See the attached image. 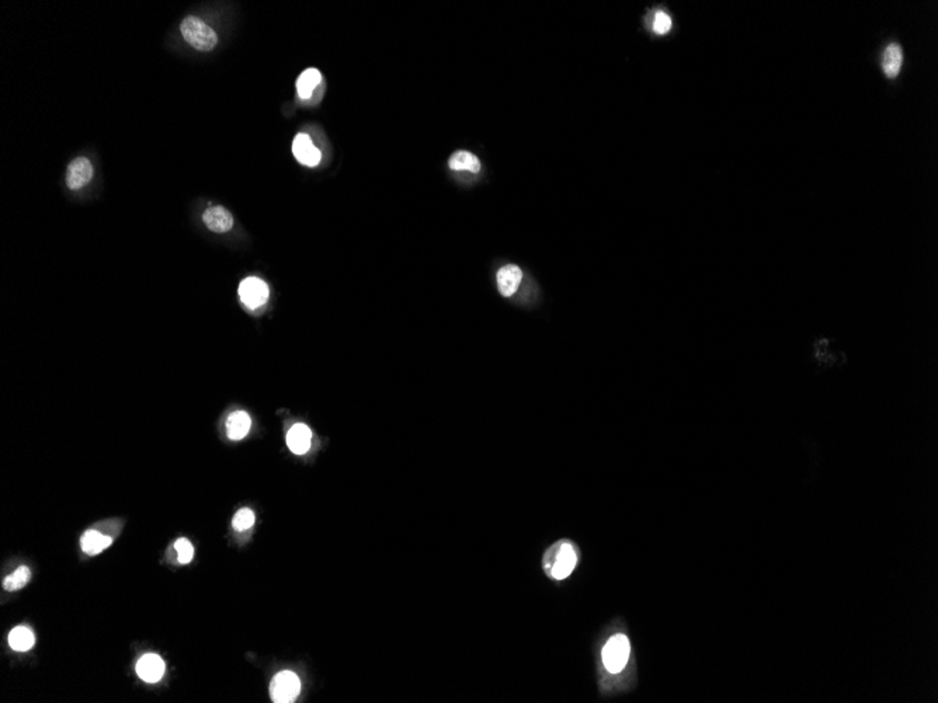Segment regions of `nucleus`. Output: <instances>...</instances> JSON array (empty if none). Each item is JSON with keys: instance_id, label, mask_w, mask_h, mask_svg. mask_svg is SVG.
Segmentation results:
<instances>
[{"instance_id": "1", "label": "nucleus", "mask_w": 938, "mask_h": 703, "mask_svg": "<svg viewBox=\"0 0 938 703\" xmlns=\"http://www.w3.org/2000/svg\"><path fill=\"white\" fill-rule=\"evenodd\" d=\"M180 33L186 43H189L194 50L202 52L211 51L218 43L216 33L204 23L200 17L189 16L180 24Z\"/></svg>"}, {"instance_id": "2", "label": "nucleus", "mask_w": 938, "mask_h": 703, "mask_svg": "<svg viewBox=\"0 0 938 703\" xmlns=\"http://www.w3.org/2000/svg\"><path fill=\"white\" fill-rule=\"evenodd\" d=\"M301 694V681L292 671L278 672L270 685V697L272 702H294Z\"/></svg>"}, {"instance_id": "3", "label": "nucleus", "mask_w": 938, "mask_h": 703, "mask_svg": "<svg viewBox=\"0 0 938 703\" xmlns=\"http://www.w3.org/2000/svg\"><path fill=\"white\" fill-rule=\"evenodd\" d=\"M629 657V641L624 635L612 636L603 648V661L609 672H619Z\"/></svg>"}, {"instance_id": "4", "label": "nucleus", "mask_w": 938, "mask_h": 703, "mask_svg": "<svg viewBox=\"0 0 938 703\" xmlns=\"http://www.w3.org/2000/svg\"><path fill=\"white\" fill-rule=\"evenodd\" d=\"M268 295L270 291L267 284L258 277H249L239 285V297L242 302L250 309H256L265 305L268 301Z\"/></svg>"}, {"instance_id": "5", "label": "nucleus", "mask_w": 938, "mask_h": 703, "mask_svg": "<svg viewBox=\"0 0 938 703\" xmlns=\"http://www.w3.org/2000/svg\"><path fill=\"white\" fill-rule=\"evenodd\" d=\"M522 281H523V271L516 264H506L502 268H499L496 274L497 289L500 295L504 298L513 297L519 291Z\"/></svg>"}, {"instance_id": "6", "label": "nucleus", "mask_w": 938, "mask_h": 703, "mask_svg": "<svg viewBox=\"0 0 938 703\" xmlns=\"http://www.w3.org/2000/svg\"><path fill=\"white\" fill-rule=\"evenodd\" d=\"M93 179V166L86 157H76L67 169V186L69 190H79Z\"/></svg>"}, {"instance_id": "7", "label": "nucleus", "mask_w": 938, "mask_h": 703, "mask_svg": "<svg viewBox=\"0 0 938 703\" xmlns=\"http://www.w3.org/2000/svg\"><path fill=\"white\" fill-rule=\"evenodd\" d=\"M292 153L297 160L305 166L314 167L321 162V150L314 145L312 139L307 133H298L292 142Z\"/></svg>"}, {"instance_id": "8", "label": "nucleus", "mask_w": 938, "mask_h": 703, "mask_svg": "<svg viewBox=\"0 0 938 703\" xmlns=\"http://www.w3.org/2000/svg\"><path fill=\"white\" fill-rule=\"evenodd\" d=\"M165 670H166L165 661L158 654H145L136 663L138 677L149 684H155L160 681V678L165 674Z\"/></svg>"}, {"instance_id": "9", "label": "nucleus", "mask_w": 938, "mask_h": 703, "mask_svg": "<svg viewBox=\"0 0 938 703\" xmlns=\"http://www.w3.org/2000/svg\"><path fill=\"white\" fill-rule=\"evenodd\" d=\"M555 555L556 556H555V562L552 565L551 575L553 578L562 580V578L568 577L573 572V569L576 566V562H578V556H576V552H575V549L570 543H562L561 546H558V550H556Z\"/></svg>"}, {"instance_id": "10", "label": "nucleus", "mask_w": 938, "mask_h": 703, "mask_svg": "<svg viewBox=\"0 0 938 703\" xmlns=\"http://www.w3.org/2000/svg\"><path fill=\"white\" fill-rule=\"evenodd\" d=\"M202 221L205 226L215 233H225L231 231L233 226L232 214L226 208L219 205L208 208L202 215Z\"/></svg>"}, {"instance_id": "11", "label": "nucleus", "mask_w": 938, "mask_h": 703, "mask_svg": "<svg viewBox=\"0 0 938 703\" xmlns=\"http://www.w3.org/2000/svg\"><path fill=\"white\" fill-rule=\"evenodd\" d=\"M311 443H312V431L305 424L299 423L292 426L287 434V445L297 455L307 453L311 448Z\"/></svg>"}, {"instance_id": "12", "label": "nucleus", "mask_w": 938, "mask_h": 703, "mask_svg": "<svg viewBox=\"0 0 938 703\" xmlns=\"http://www.w3.org/2000/svg\"><path fill=\"white\" fill-rule=\"evenodd\" d=\"M250 426L252 420L246 411H235L226 420V434L229 440L239 441L248 436Z\"/></svg>"}, {"instance_id": "13", "label": "nucleus", "mask_w": 938, "mask_h": 703, "mask_svg": "<svg viewBox=\"0 0 938 703\" xmlns=\"http://www.w3.org/2000/svg\"><path fill=\"white\" fill-rule=\"evenodd\" d=\"M111 543H113V539L110 536H106V535H103V533H100L99 531H94V529L86 531L80 538L82 550L84 553L90 555V556H96V555L101 553L104 549L111 546Z\"/></svg>"}, {"instance_id": "14", "label": "nucleus", "mask_w": 938, "mask_h": 703, "mask_svg": "<svg viewBox=\"0 0 938 703\" xmlns=\"http://www.w3.org/2000/svg\"><path fill=\"white\" fill-rule=\"evenodd\" d=\"M903 64V51L902 47L896 43L886 47L882 58V67L888 77H896Z\"/></svg>"}, {"instance_id": "15", "label": "nucleus", "mask_w": 938, "mask_h": 703, "mask_svg": "<svg viewBox=\"0 0 938 703\" xmlns=\"http://www.w3.org/2000/svg\"><path fill=\"white\" fill-rule=\"evenodd\" d=\"M448 166H450V169H453V170H457V172L467 170V172H469V173H473V175L479 173V172H480V167H482V166H480V160H479L473 153L468 152V150H458V152H456V153L450 157V160H448Z\"/></svg>"}, {"instance_id": "16", "label": "nucleus", "mask_w": 938, "mask_h": 703, "mask_svg": "<svg viewBox=\"0 0 938 703\" xmlns=\"http://www.w3.org/2000/svg\"><path fill=\"white\" fill-rule=\"evenodd\" d=\"M321 82H322V76H321V72L318 69L304 70L299 74L298 80H297V90H298L299 97L304 99V100H308L312 96L314 90L319 86Z\"/></svg>"}, {"instance_id": "17", "label": "nucleus", "mask_w": 938, "mask_h": 703, "mask_svg": "<svg viewBox=\"0 0 938 703\" xmlns=\"http://www.w3.org/2000/svg\"><path fill=\"white\" fill-rule=\"evenodd\" d=\"M34 635L26 626H17L9 633V646L16 651H28L34 647Z\"/></svg>"}, {"instance_id": "18", "label": "nucleus", "mask_w": 938, "mask_h": 703, "mask_svg": "<svg viewBox=\"0 0 938 703\" xmlns=\"http://www.w3.org/2000/svg\"><path fill=\"white\" fill-rule=\"evenodd\" d=\"M31 580V570L27 566H20L14 573L7 575L3 581V588L6 591H18Z\"/></svg>"}, {"instance_id": "19", "label": "nucleus", "mask_w": 938, "mask_h": 703, "mask_svg": "<svg viewBox=\"0 0 938 703\" xmlns=\"http://www.w3.org/2000/svg\"><path fill=\"white\" fill-rule=\"evenodd\" d=\"M255 521H256L255 512L249 510V509H241L239 511L235 514V516L232 519V525L238 532H243V531L250 529L255 525Z\"/></svg>"}, {"instance_id": "20", "label": "nucleus", "mask_w": 938, "mask_h": 703, "mask_svg": "<svg viewBox=\"0 0 938 703\" xmlns=\"http://www.w3.org/2000/svg\"><path fill=\"white\" fill-rule=\"evenodd\" d=\"M175 549H176L177 553H179V562H180L182 565H187V563H190V562L193 560L194 549H193V545L190 543V541H187V539H184V538L177 539V541L175 542Z\"/></svg>"}, {"instance_id": "21", "label": "nucleus", "mask_w": 938, "mask_h": 703, "mask_svg": "<svg viewBox=\"0 0 938 703\" xmlns=\"http://www.w3.org/2000/svg\"><path fill=\"white\" fill-rule=\"evenodd\" d=\"M671 24H673V23H671V16H669L668 13H665V11H658V13L655 14V18H653V23H652V28H653V31H655L656 34L663 35V34H668V33L671 31Z\"/></svg>"}]
</instances>
